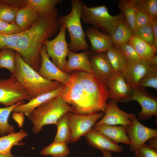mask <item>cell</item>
Here are the masks:
<instances>
[{"label": "cell", "instance_id": "1", "mask_svg": "<svg viewBox=\"0 0 157 157\" xmlns=\"http://www.w3.org/2000/svg\"><path fill=\"white\" fill-rule=\"evenodd\" d=\"M56 8L38 20L28 29L22 32L15 44L14 50L28 65L38 72L41 63L40 51L44 42L60 30Z\"/></svg>", "mask_w": 157, "mask_h": 157}, {"label": "cell", "instance_id": "2", "mask_svg": "<svg viewBox=\"0 0 157 157\" xmlns=\"http://www.w3.org/2000/svg\"><path fill=\"white\" fill-rule=\"evenodd\" d=\"M16 78L29 94L31 99L52 90L63 84L47 80L26 63L16 52L14 73Z\"/></svg>", "mask_w": 157, "mask_h": 157}, {"label": "cell", "instance_id": "3", "mask_svg": "<svg viewBox=\"0 0 157 157\" xmlns=\"http://www.w3.org/2000/svg\"><path fill=\"white\" fill-rule=\"evenodd\" d=\"M68 112L75 113L73 108L60 95L46 101L33 110L27 117L33 124V132L37 133L44 126L56 125L59 119Z\"/></svg>", "mask_w": 157, "mask_h": 157}, {"label": "cell", "instance_id": "4", "mask_svg": "<svg viewBox=\"0 0 157 157\" xmlns=\"http://www.w3.org/2000/svg\"><path fill=\"white\" fill-rule=\"evenodd\" d=\"M81 1L80 0H72L70 12L67 15L58 17L60 24H63L69 33L70 39L69 49L74 52L80 50L87 51L90 49L81 21Z\"/></svg>", "mask_w": 157, "mask_h": 157}, {"label": "cell", "instance_id": "5", "mask_svg": "<svg viewBox=\"0 0 157 157\" xmlns=\"http://www.w3.org/2000/svg\"><path fill=\"white\" fill-rule=\"evenodd\" d=\"M61 96L73 108L75 114L88 115L101 112L84 90L75 73L71 74L70 83L65 87Z\"/></svg>", "mask_w": 157, "mask_h": 157}, {"label": "cell", "instance_id": "6", "mask_svg": "<svg viewBox=\"0 0 157 157\" xmlns=\"http://www.w3.org/2000/svg\"><path fill=\"white\" fill-rule=\"evenodd\" d=\"M124 18L121 13L115 16L111 15L105 5L90 7L81 1V19L82 21L93 25L111 36Z\"/></svg>", "mask_w": 157, "mask_h": 157}, {"label": "cell", "instance_id": "7", "mask_svg": "<svg viewBox=\"0 0 157 157\" xmlns=\"http://www.w3.org/2000/svg\"><path fill=\"white\" fill-rule=\"evenodd\" d=\"M75 73L87 94L100 111L104 112L109 99L108 90L106 81L94 74L82 71Z\"/></svg>", "mask_w": 157, "mask_h": 157}, {"label": "cell", "instance_id": "8", "mask_svg": "<svg viewBox=\"0 0 157 157\" xmlns=\"http://www.w3.org/2000/svg\"><path fill=\"white\" fill-rule=\"evenodd\" d=\"M60 25V31L57 36L53 40H45L43 44L46 48L48 56L51 58L52 63L63 71L69 50L66 40V29L63 24Z\"/></svg>", "mask_w": 157, "mask_h": 157}, {"label": "cell", "instance_id": "9", "mask_svg": "<svg viewBox=\"0 0 157 157\" xmlns=\"http://www.w3.org/2000/svg\"><path fill=\"white\" fill-rule=\"evenodd\" d=\"M31 99L13 74L8 78L0 80V104L8 107L21 101Z\"/></svg>", "mask_w": 157, "mask_h": 157}, {"label": "cell", "instance_id": "10", "mask_svg": "<svg viewBox=\"0 0 157 157\" xmlns=\"http://www.w3.org/2000/svg\"><path fill=\"white\" fill-rule=\"evenodd\" d=\"M71 131L70 142L74 143L86 134L94 127L97 121L104 116V112L88 115H80L67 113Z\"/></svg>", "mask_w": 157, "mask_h": 157}, {"label": "cell", "instance_id": "11", "mask_svg": "<svg viewBox=\"0 0 157 157\" xmlns=\"http://www.w3.org/2000/svg\"><path fill=\"white\" fill-rule=\"evenodd\" d=\"M132 97L125 102L137 101L141 107L138 114V120L144 121L152 116L157 117V98L148 92L144 88L138 87L132 88Z\"/></svg>", "mask_w": 157, "mask_h": 157}, {"label": "cell", "instance_id": "12", "mask_svg": "<svg viewBox=\"0 0 157 157\" xmlns=\"http://www.w3.org/2000/svg\"><path fill=\"white\" fill-rule=\"evenodd\" d=\"M132 123L126 126L130 151L135 152L151 138L157 136V130L145 126L141 123L136 116L131 119Z\"/></svg>", "mask_w": 157, "mask_h": 157}, {"label": "cell", "instance_id": "13", "mask_svg": "<svg viewBox=\"0 0 157 157\" xmlns=\"http://www.w3.org/2000/svg\"><path fill=\"white\" fill-rule=\"evenodd\" d=\"M41 63L38 72L44 79L50 81H58L67 86L71 81V74L61 70L51 61L43 44L40 51Z\"/></svg>", "mask_w": 157, "mask_h": 157}, {"label": "cell", "instance_id": "14", "mask_svg": "<svg viewBox=\"0 0 157 157\" xmlns=\"http://www.w3.org/2000/svg\"><path fill=\"white\" fill-rule=\"evenodd\" d=\"M109 99L116 101L125 102L133 94L132 88L126 82L122 72L115 73L106 81Z\"/></svg>", "mask_w": 157, "mask_h": 157}, {"label": "cell", "instance_id": "15", "mask_svg": "<svg viewBox=\"0 0 157 157\" xmlns=\"http://www.w3.org/2000/svg\"><path fill=\"white\" fill-rule=\"evenodd\" d=\"M157 65L151 62L141 60L127 65L122 72L126 83L132 88L139 87L144 78Z\"/></svg>", "mask_w": 157, "mask_h": 157}, {"label": "cell", "instance_id": "16", "mask_svg": "<svg viewBox=\"0 0 157 157\" xmlns=\"http://www.w3.org/2000/svg\"><path fill=\"white\" fill-rule=\"evenodd\" d=\"M117 102L110 100L107 103L103 117L95 124H104L112 125L127 126L132 123L131 119L135 115L125 112L119 108Z\"/></svg>", "mask_w": 157, "mask_h": 157}, {"label": "cell", "instance_id": "17", "mask_svg": "<svg viewBox=\"0 0 157 157\" xmlns=\"http://www.w3.org/2000/svg\"><path fill=\"white\" fill-rule=\"evenodd\" d=\"M85 34L90 42L91 54L106 53L114 46L111 35L94 27H88Z\"/></svg>", "mask_w": 157, "mask_h": 157}, {"label": "cell", "instance_id": "18", "mask_svg": "<svg viewBox=\"0 0 157 157\" xmlns=\"http://www.w3.org/2000/svg\"><path fill=\"white\" fill-rule=\"evenodd\" d=\"M89 144L93 147L101 150L121 153L124 148L102 134L92 129L85 135Z\"/></svg>", "mask_w": 157, "mask_h": 157}, {"label": "cell", "instance_id": "19", "mask_svg": "<svg viewBox=\"0 0 157 157\" xmlns=\"http://www.w3.org/2000/svg\"><path fill=\"white\" fill-rule=\"evenodd\" d=\"M65 87L63 85L54 90L30 99L26 103L19 105L14 108L13 112L20 113L27 116L33 110L46 101L60 95L65 90Z\"/></svg>", "mask_w": 157, "mask_h": 157}, {"label": "cell", "instance_id": "20", "mask_svg": "<svg viewBox=\"0 0 157 157\" xmlns=\"http://www.w3.org/2000/svg\"><path fill=\"white\" fill-rule=\"evenodd\" d=\"M91 54L90 50L76 53L69 50L68 60L63 71L67 73L78 70L94 74L89 60Z\"/></svg>", "mask_w": 157, "mask_h": 157}, {"label": "cell", "instance_id": "21", "mask_svg": "<svg viewBox=\"0 0 157 157\" xmlns=\"http://www.w3.org/2000/svg\"><path fill=\"white\" fill-rule=\"evenodd\" d=\"M91 67L93 73L104 81L115 73L113 70L106 53L91 54L89 56Z\"/></svg>", "mask_w": 157, "mask_h": 157}, {"label": "cell", "instance_id": "22", "mask_svg": "<svg viewBox=\"0 0 157 157\" xmlns=\"http://www.w3.org/2000/svg\"><path fill=\"white\" fill-rule=\"evenodd\" d=\"M126 127L123 125L117 126L102 124H95L93 129L117 143L129 145L130 141Z\"/></svg>", "mask_w": 157, "mask_h": 157}, {"label": "cell", "instance_id": "23", "mask_svg": "<svg viewBox=\"0 0 157 157\" xmlns=\"http://www.w3.org/2000/svg\"><path fill=\"white\" fill-rule=\"evenodd\" d=\"M62 0H19L20 8L29 7L40 15L44 16L51 12L56 5L62 3Z\"/></svg>", "mask_w": 157, "mask_h": 157}, {"label": "cell", "instance_id": "24", "mask_svg": "<svg viewBox=\"0 0 157 157\" xmlns=\"http://www.w3.org/2000/svg\"><path fill=\"white\" fill-rule=\"evenodd\" d=\"M129 43L141 60L151 62L157 56V49L137 36L133 35Z\"/></svg>", "mask_w": 157, "mask_h": 157}, {"label": "cell", "instance_id": "25", "mask_svg": "<svg viewBox=\"0 0 157 157\" xmlns=\"http://www.w3.org/2000/svg\"><path fill=\"white\" fill-rule=\"evenodd\" d=\"M39 14L32 8L25 6L19 9L17 13L15 23L22 31L31 27L38 20Z\"/></svg>", "mask_w": 157, "mask_h": 157}, {"label": "cell", "instance_id": "26", "mask_svg": "<svg viewBox=\"0 0 157 157\" xmlns=\"http://www.w3.org/2000/svg\"><path fill=\"white\" fill-rule=\"evenodd\" d=\"M28 135L23 129L18 132H12L0 137V153L11 152L12 148L15 145H22L23 142H19Z\"/></svg>", "mask_w": 157, "mask_h": 157}, {"label": "cell", "instance_id": "27", "mask_svg": "<svg viewBox=\"0 0 157 157\" xmlns=\"http://www.w3.org/2000/svg\"><path fill=\"white\" fill-rule=\"evenodd\" d=\"M132 35L131 29L124 18L111 35V38L114 45L117 46L129 43Z\"/></svg>", "mask_w": 157, "mask_h": 157}, {"label": "cell", "instance_id": "28", "mask_svg": "<svg viewBox=\"0 0 157 157\" xmlns=\"http://www.w3.org/2000/svg\"><path fill=\"white\" fill-rule=\"evenodd\" d=\"M106 53L114 72L115 73L122 72L126 67L127 64L119 49L114 45Z\"/></svg>", "mask_w": 157, "mask_h": 157}, {"label": "cell", "instance_id": "29", "mask_svg": "<svg viewBox=\"0 0 157 157\" xmlns=\"http://www.w3.org/2000/svg\"><path fill=\"white\" fill-rule=\"evenodd\" d=\"M56 125L57 132L54 141L64 142L67 144L70 142L71 131L67 113L59 119Z\"/></svg>", "mask_w": 157, "mask_h": 157}, {"label": "cell", "instance_id": "30", "mask_svg": "<svg viewBox=\"0 0 157 157\" xmlns=\"http://www.w3.org/2000/svg\"><path fill=\"white\" fill-rule=\"evenodd\" d=\"M118 6L130 26L133 35L135 30V24L136 8L133 0H121Z\"/></svg>", "mask_w": 157, "mask_h": 157}, {"label": "cell", "instance_id": "31", "mask_svg": "<svg viewBox=\"0 0 157 157\" xmlns=\"http://www.w3.org/2000/svg\"><path fill=\"white\" fill-rule=\"evenodd\" d=\"M69 152L67 144L54 141L51 144L43 149L40 154L43 156H50L53 157H66Z\"/></svg>", "mask_w": 157, "mask_h": 157}, {"label": "cell", "instance_id": "32", "mask_svg": "<svg viewBox=\"0 0 157 157\" xmlns=\"http://www.w3.org/2000/svg\"><path fill=\"white\" fill-rule=\"evenodd\" d=\"M23 103V101H22L9 106L0 108V135L3 136L7 133L14 132V126L10 125L8 122L9 117L10 114L16 107Z\"/></svg>", "mask_w": 157, "mask_h": 157}, {"label": "cell", "instance_id": "33", "mask_svg": "<svg viewBox=\"0 0 157 157\" xmlns=\"http://www.w3.org/2000/svg\"><path fill=\"white\" fill-rule=\"evenodd\" d=\"M136 8L151 20L157 19V0H133Z\"/></svg>", "mask_w": 157, "mask_h": 157}, {"label": "cell", "instance_id": "34", "mask_svg": "<svg viewBox=\"0 0 157 157\" xmlns=\"http://www.w3.org/2000/svg\"><path fill=\"white\" fill-rule=\"evenodd\" d=\"M16 52L12 49L5 48L0 50V69L5 68L14 73Z\"/></svg>", "mask_w": 157, "mask_h": 157}, {"label": "cell", "instance_id": "35", "mask_svg": "<svg viewBox=\"0 0 157 157\" xmlns=\"http://www.w3.org/2000/svg\"><path fill=\"white\" fill-rule=\"evenodd\" d=\"M18 9L17 8L4 3L0 0L1 20L8 23H15V17Z\"/></svg>", "mask_w": 157, "mask_h": 157}, {"label": "cell", "instance_id": "36", "mask_svg": "<svg viewBox=\"0 0 157 157\" xmlns=\"http://www.w3.org/2000/svg\"><path fill=\"white\" fill-rule=\"evenodd\" d=\"M115 46L119 49L122 53L127 65L133 63L141 60L133 46L129 42Z\"/></svg>", "mask_w": 157, "mask_h": 157}, {"label": "cell", "instance_id": "37", "mask_svg": "<svg viewBox=\"0 0 157 157\" xmlns=\"http://www.w3.org/2000/svg\"><path fill=\"white\" fill-rule=\"evenodd\" d=\"M133 35L138 37L155 47L154 35L150 24L136 28Z\"/></svg>", "mask_w": 157, "mask_h": 157}, {"label": "cell", "instance_id": "38", "mask_svg": "<svg viewBox=\"0 0 157 157\" xmlns=\"http://www.w3.org/2000/svg\"><path fill=\"white\" fill-rule=\"evenodd\" d=\"M139 87H147L157 90V67L150 71L142 80Z\"/></svg>", "mask_w": 157, "mask_h": 157}, {"label": "cell", "instance_id": "39", "mask_svg": "<svg viewBox=\"0 0 157 157\" xmlns=\"http://www.w3.org/2000/svg\"><path fill=\"white\" fill-rule=\"evenodd\" d=\"M22 31L15 23H8L2 20L0 21V34L13 35Z\"/></svg>", "mask_w": 157, "mask_h": 157}, {"label": "cell", "instance_id": "40", "mask_svg": "<svg viewBox=\"0 0 157 157\" xmlns=\"http://www.w3.org/2000/svg\"><path fill=\"white\" fill-rule=\"evenodd\" d=\"M136 157H157V149L144 144L135 152Z\"/></svg>", "mask_w": 157, "mask_h": 157}, {"label": "cell", "instance_id": "41", "mask_svg": "<svg viewBox=\"0 0 157 157\" xmlns=\"http://www.w3.org/2000/svg\"><path fill=\"white\" fill-rule=\"evenodd\" d=\"M136 9L135 21V30L137 28L150 24L151 21V19Z\"/></svg>", "mask_w": 157, "mask_h": 157}, {"label": "cell", "instance_id": "42", "mask_svg": "<svg viewBox=\"0 0 157 157\" xmlns=\"http://www.w3.org/2000/svg\"><path fill=\"white\" fill-rule=\"evenodd\" d=\"M150 24L154 35V47L157 49V19L151 20Z\"/></svg>", "mask_w": 157, "mask_h": 157}, {"label": "cell", "instance_id": "43", "mask_svg": "<svg viewBox=\"0 0 157 157\" xmlns=\"http://www.w3.org/2000/svg\"><path fill=\"white\" fill-rule=\"evenodd\" d=\"M148 140V144L153 148L157 149V136L152 137Z\"/></svg>", "mask_w": 157, "mask_h": 157}, {"label": "cell", "instance_id": "44", "mask_svg": "<svg viewBox=\"0 0 157 157\" xmlns=\"http://www.w3.org/2000/svg\"><path fill=\"white\" fill-rule=\"evenodd\" d=\"M0 157H17L14 156L11 152L0 153Z\"/></svg>", "mask_w": 157, "mask_h": 157}, {"label": "cell", "instance_id": "45", "mask_svg": "<svg viewBox=\"0 0 157 157\" xmlns=\"http://www.w3.org/2000/svg\"><path fill=\"white\" fill-rule=\"evenodd\" d=\"M102 154L101 157H113L111 152L108 151H101Z\"/></svg>", "mask_w": 157, "mask_h": 157}]
</instances>
